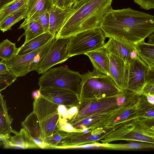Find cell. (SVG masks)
<instances>
[{
	"mask_svg": "<svg viewBox=\"0 0 154 154\" xmlns=\"http://www.w3.org/2000/svg\"><path fill=\"white\" fill-rule=\"evenodd\" d=\"M99 26L106 38H113L134 44L144 41L154 32V16L130 8L109 9Z\"/></svg>",
	"mask_w": 154,
	"mask_h": 154,
	"instance_id": "cell-1",
	"label": "cell"
},
{
	"mask_svg": "<svg viewBox=\"0 0 154 154\" xmlns=\"http://www.w3.org/2000/svg\"><path fill=\"white\" fill-rule=\"evenodd\" d=\"M113 0H87L74 3L75 10L55 36L69 38L78 33L99 26L104 15L111 8Z\"/></svg>",
	"mask_w": 154,
	"mask_h": 154,
	"instance_id": "cell-2",
	"label": "cell"
},
{
	"mask_svg": "<svg viewBox=\"0 0 154 154\" xmlns=\"http://www.w3.org/2000/svg\"><path fill=\"white\" fill-rule=\"evenodd\" d=\"M59 106L41 95L34 100L33 103V111L39 122L42 140L50 149L48 143L54 133L58 130L57 125L60 117Z\"/></svg>",
	"mask_w": 154,
	"mask_h": 154,
	"instance_id": "cell-3",
	"label": "cell"
},
{
	"mask_svg": "<svg viewBox=\"0 0 154 154\" xmlns=\"http://www.w3.org/2000/svg\"><path fill=\"white\" fill-rule=\"evenodd\" d=\"M79 72L60 66L49 69L38 79L39 88L51 87L71 91L78 96L81 82Z\"/></svg>",
	"mask_w": 154,
	"mask_h": 154,
	"instance_id": "cell-4",
	"label": "cell"
},
{
	"mask_svg": "<svg viewBox=\"0 0 154 154\" xmlns=\"http://www.w3.org/2000/svg\"><path fill=\"white\" fill-rule=\"evenodd\" d=\"M80 76L78 96L80 101L88 100L97 92H116L118 91L117 86L109 75L95 69Z\"/></svg>",
	"mask_w": 154,
	"mask_h": 154,
	"instance_id": "cell-5",
	"label": "cell"
},
{
	"mask_svg": "<svg viewBox=\"0 0 154 154\" xmlns=\"http://www.w3.org/2000/svg\"><path fill=\"white\" fill-rule=\"evenodd\" d=\"M105 37L99 26L69 37L67 55L69 58L84 54L104 46Z\"/></svg>",
	"mask_w": 154,
	"mask_h": 154,
	"instance_id": "cell-6",
	"label": "cell"
},
{
	"mask_svg": "<svg viewBox=\"0 0 154 154\" xmlns=\"http://www.w3.org/2000/svg\"><path fill=\"white\" fill-rule=\"evenodd\" d=\"M55 38L54 36L44 46L30 53L20 55L16 54L8 60H3L8 70L17 78L24 76L31 71L37 70L40 62Z\"/></svg>",
	"mask_w": 154,
	"mask_h": 154,
	"instance_id": "cell-7",
	"label": "cell"
},
{
	"mask_svg": "<svg viewBox=\"0 0 154 154\" xmlns=\"http://www.w3.org/2000/svg\"><path fill=\"white\" fill-rule=\"evenodd\" d=\"M69 38L54 39L40 62L36 71L38 74H43L54 65L63 63L69 57L67 48Z\"/></svg>",
	"mask_w": 154,
	"mask_h": 154,
	"instance_id": "cell-8",
	"label": "cell"
},
{
	"mask_svg": "<svg viewBox=\"0 0 154 154\" xmlns=\"http://www.w3.org/2000/svg\"><path fill=\"white\" fill-rule=\"evenodd\" d=\"M152 71L137 55L128 64L127 87L135 91L142 90Z\"/></svg>",
	"mask_w": 154,
	"mask_h": 154,
	"instance_id": "cell-9",
	"label": "cell"
},
{
	"mask_svg": "<svg viewBox=\"0 0 154 154\" xmlns=\"http://www.w3.org/2000/svg\"><path fill=\"white\" fill-rule=\"evenodd\" d=\"M39 90L43 97L59 105L72 108L77 106L79 103L78 95L67 90L51 87L39 88Z\"/></svg>",
	"mask_w": 154,
	"mask_h": 154,
	"instance_id": "cell-10",
	"label": "cell"
},
{
	"mask_svg": "<svg viewBox=\"0 0 154 154\" xmlns=\"http://www.w3.org/2000/svg\"><path fill=\"white\" fill-rule=\"evenodd\" d=\"M104 47L108 54H112L128 64L137 55L134 44L114 38H109Z\"/></svg>",
	"mask_w": 154,
	"mask_h": 154,
	"instance_id": "cell-11",
	"label": "cell"
},
{
	"mask_svg": "<svg viewBox=\"0 0 154 154\" xmlns=\"http://www.w3.org/2000/svg\"><path fill=\"white\" fill-rule=\"evenodd\" d=\"M109 73L116 85L122 89L127 87L128 64L120 58L108 54Z\"/></svg>",
	"mask_w": 154,
	"mask_h": 154,
	"instance_id": "cell-12",
	"label": "cell"
},
{
	"mask_svg": "<svg viewBox=\"0 0 154 154\" xmlns=\"http://www.w3.org/2000/svg\"><path fill=\"white\" fill-rule=\"evenodd\" d=\"M75 10L71 7L62 8L53 5L49 11V26L48 31L55 36Z\"/></svg>",
	"mask_w": 154,
	"mask_h": 154,
	"instance_id": "cell-13",
	"label": "cell"
},
{
	"mask_svg": "<svg viewBox=\"0 0 154 154\" xmlns=\"http://www.w3.org/2000/svg\"><path fill=\"white\" fill-rule=\"evenodd\" d=\"M13 133L15 135H11L6 140L3 145L4 148L23 149L40 148L23 128L19 131L14 130Z\"/></svg>",
	"mask_w": 154,
	"mask_h": 154,
	"instance_id": "cell-14",
	"label": "cell"
},
{
	"mask_svg": "<svg viewBox=\"0 0 154 154\" xmlns=\"http://www.w3.org/2000/svg\"><path fill=\"white\" fill-rule=\"evenodd\" d=\"M23 128L40 148L50 149L42 139L39 122L36 114L32 111L21 122Z\"/></svg>",
	"mask_w": 154,
	"mask_h": 154,
	"instance_id": "cell-15",
	"label": "cell"
},
{
	"mask_svg": "<svg viewBox=\"0 0 154 154\" xmlns=\"http://www.w3.org/2000/svg\"><path fill=\"white\" fill-rule=\"evenodd\" d=\"M85 54L89 57L94 69L102 73L109 75V59L104 46L86 52Z\"/></svg>",
	"mask_w": 154,
	"mask_h": 154,
	"instance_id": "cell-16",
	"label": "cell"
},
{
	"mask_svg": "<svg viewBox=\"0 0 154 154\" xmlns=\"http://www.w3.org/2000/svg\"><path fill=\"white\" fill-rule=\"evenodd\" d=\"M53 5L51 0H28L26 3V17L19 28L35 19L42 13L49 11Z\"/></svg>",
	"mask_w": 154,
	"mask_h": 154,
	"instance_id": "cell-17",
	"label": "cell"
},
{
	"mask_svg": "<svg viewBox=\"0 0 154 154\" xmlns=\"http://www.w3.org/2000/svg\"><path fill=\"white\" fill-rule=\"evenodd\" d=\"M48 31H46L30 40L18 48L17 54H25L36 50L46 44L54 36Z\"/></svg>",
	"mask_w": 154,
	"mask_h": 154,
	"instance_id": "cell-18",
	"label": "cell"
},
{
	"mask_svg": "<svg viewBox=\"0 0 154 154\" xmlns=\"http://www.w3.org/2000/svg\"><path fill=\"white\" fill-rule=\"evenodd\" d=\"M134 45L137 55L154 72V44L146 43L142 41Z\"/></svg>",
	"mask_w": 154,
	"mask_h": 154,
	"instance_id": "cell-19",
	"label": "cell"
},
{
	"mask_svg": "<svg viewBox=\"0 0 154 154\" xmlns=\"http://www.w3.org/2000/svg\"><path fill=\"white\" fill-rule=\"evenodd\" d=\"M13 119L8 114L6 101L0 91V135L13 133L11 126Z\"/></svg>",
	"mask_w": 154,
	"mask_h": 154,
	"instance_id": "cell-20",
	"label": "cell"
},
{
	"mask_svg": "<svg viewBox=\"0 0 154 154\" xmlns=\"http://www.w3.org/2000/svg\"><path fill=\"white\" fill-rule=\"evenodd\" d=\"M26 3L11 14L0 24V29L1 31L4 32L11 30V27L14 24L26 18Z\"/></svg>",
	"mask_w": 154,
	"mask_h": 154,
	"instance_id": "cell-21",
	"label": "cell"
},
{
	"mask_svg": "<svg viewBox=\"0 0 154 154\" xmlns=\"http://www.w3.org/2000/svg\"><path fill=\"white\" fill-rule=\"evenodd\" d=\"M21 28L24 30L25 32L20 38L23 35H25V39L24 43L45 32L42 26L35 19L31 20L18 29Z\"/></svg>",
	"mask_w": 154,
	"mask_h": 154,
	"instance_id": "cell-22",
	"label": "cell"
},
{
	"mask_svg": "<svg viewBox=\"0 0 154 154\" xmlns=\"http://www.w3.org/2000/svg\"><path fill=\"white\" fill-rule=\"evenodd\" d=\"M15 43L7 39L0 43V59L5 61L11 59L17 54Z\"/></svg>",
	"mask_w": 154,
	"mask_h": 154,
	"instance_id": "cell-23",
	"label": "cell"
},
{
	"mask_svg": "<svg viewBox=\"0 0 154 154\" xmlns=\"http://www.w3.org/2000/svg\"><path fill=\"white\" fill-rule=\"evenodd\" d=\"M28 0H15L0 9V24L11 14L26 4Z\"/></svg>",
	"mask_w": 154,
	"mask_h": 154,
	"instance_id": "cell-24",
	"label": "cell"
},
{
	"mask_svg": "<svg viewBox=\"0 0 154 154\" xmlns=\"http://www.w3.org/2000/svg\"><path fill=\"white\" fill-rule=\"evenodd\" d=\"M17 77L9 70L0 72V91L12 84Z\"/></svg>",
	"mask_w": 154,
	"mask_h": 154,
	"instance_id": "cell-25",
	"label": "cell"
},
{
	"mask_svg": "<svg viewBox=\"0 0 154 154\" xmlns=\"http://www.w3.org/2000/svg\"><path fill=\"white\" fill-rule=\"evenodd\" d=\"M35 19L42 26L45 32L48 31L49 26V11H46L42 13Z\"/></svg>",
	"mask_w": 154,
	"mask_h": 154,
	"instance_id": "cell-26",
	"label": "cell"
},
{
	"mask_svg": "<svg viewBox=\"0 0 154 154\" xmlns=\"http://www.w3.org/2000/svg\"><path fill=\"white\" fill-rule=\"evenodd\" d=\"M63 138V136L58 130L54 132L50 137L48 144L50 149H55Z\"/></svg>",
	"mask_w": 154,
	"mask_h": 154,
	"instance_id": "cell-27",
	"label": "cell"
},
{
	"mask_svg": "<svg viewBox=\"0 0 154 154\" xmlns=\"http://www.w3.org/2000/svg\"><path fill=\"white\" fill-rule=\"evenodd\" d=\"M141 9L148 10L154 8V0H133Z\"/></svg>",
	"mask_w": 154,
	"mask_h": 154,
	"instance_id": "cell-28",
	"label": "cell"
},
{
	"mask_svg": "<svg viewBox=\"0 0 154 154\" xmlns=\"http://www.w3.org/2000/svg\"><path fill=\"white\" fill-rule=\"evenodd\" d=\"M54 5L62 8H67L72 6L75 0H51Z\"/></svg>",
	"mask_w": 154,
	"mask_h": 154,
	"instance_id": "cell-29",
	"label": "cell"
},
{
	"mask_svg": "<svg viewBox=\"0 0 154 154\" xmlns=\"http://www.w3.org/2000/svg\"><path fill=\"white\" fill-rule=\"evenodd\" d=\"M101 144H85L83 145L73 146L70 147L69 149H76V148H90L94 147H97L101 146Z\"/></svg>",
	"mask_w": 154,
	"mask_h": 154,
	"instance_id": "cell-30",
	"label": "cell"
},
{
	"mask_svg": "<svg viewBox=\"0 0 154 154\" xmlns=\"http://www.w3.org/2000/svg\"><path fill=\"white\" fill-rule=\"evenodd\" d=\"M85 100L87 103V106L89 109L90 113L91 112H94L98 108V105L96 103H91L87 102Z\"/></svg>",
	"mask_w": 154,
	"mask_h": 154,
	"instance_id": "cell-31",
	"label": "cell"
},
{
	"mask_svg": "<svg viewBox=\"0 0 154 154\" xmlns=\"http://www.w3.org/2000/svg\"><path fill=\"white\" fill-rule=\"evenodd\" d=\"M11 135H0V146H3L6 140L8 139Z\"/></svg>",
	"mask_w": 154,
	"mask_h": 154,
	"instance_id": "cell-32",
	"label": "cell"
},
{
	"mask_svg": "<svg viewBox=\"0 0 154 154\" xmlns=\"http://www.w3.org/2000/svg\"><path fill=\"white\" fill-rule=\"evenodd\" d=\"M135 137L137 140L142 141L146 142L148 140V138L146 136L140 134H136Z\"/></svg>",
	"mask_w": 154,
	"mask_h": 154,
	"instance_id": "cell-33",
	"label": "cell"
},
{
	"mask_svg": "<svg viewBox=\"0 0 154 154\" xmlns=\"http://www.w3.org/2000/svg\"><path fill=\"white\" fill-rule=\"evenodd\" d=\"M8 70L6 63L3 60H2L0 62V72Z\"/></svg>",
	"mask_w": 154,
	"mask_h": 154,
	"instance_id": "cell-34",
	"label": "cell"
},
{
	"mask_svg": "<svg viewBox=\"0 0 154 154\" xmlns=\"http://www.w3.org/2000/svg\"><path fill=\"white\" fill-rule=\"evenodd\" d=\"M15 0H0V9Z\"/></svg>",
	"mask_w": 154,
	"mask_h": 154,
	"instance_id": "cell-35",
	"label": "cell"
},
{
	"mask_svg": "<svg viewBox=\"0 0 154 154\" xmlns=\"http://www.w3.org/2000/svg\"><path fill=\"white\" fill-rule=\"evenodd\" d=\"M41 95L39 90L35 91L32 93V96L34 100L39 97Z\"/></svg>",
	"mask_w": 154,
	"mask_h": 154,
	"instance_id": "cell-36",
	"label": "cell"
},
{
	"mask_svg": "<svg viewBox=\"0 0 154 154\" xmlns=\"http://www.w3.org/2000/svg\"><path fill=\"white\" fill-rule=\"evenodd\" d=\"M154 35L153 33L150 34L148 37V43L154 44Z\"/></svg>",
	"mask_w": 154,
	"mask_h": 154,
	"instance_id": "cell-37",
	"label": "cell"
},
{
	"mask_svg": "<svg viewBox=\"0 0 154 154\" xmlns=\"http://www.w3.org/2000/svg\"><path fill=\"white\" fill-rule=\"evenodd\" d=\"M129 147L132 148H138L140 146V145L137 143H130L129 144Z\"/></svg>",
	"mask_w": 154,
	"mask_h": 154,
	"instance_id": "cell-38",
	"label": "cell"
},
{
	"mask_svg": "<svg viewBox=\"0 0 154 154\" xmlns=\"http://www.w3.org/2000/svg\"><path fill=\"white\" fill-rule=\"evenodd\" d=\"M148 100L149 102L152 104L154 103V97L152 95H149L148 97Z\"/></svg>",
	"mask_w": 154,
	"mask_h": 154,
	"instance_id": "cell-39",
	"label": "cell"
},
{
	"mask_svg": "<svg viewBox=\"0 0 154 154\" xmlns=\"http://www.w3.org/2000/svg\"><path fill=\"white\" fill-rule=\"evenodd\" d=\"M99 138L98 135H91L90 137V139L91 141H95L97 140Z\"/></svg>",
	"mask_w": 154,
	"mask_h": 154,
	"instance_id": "cell-40",
	"label": "cell"
},
{
	"mask_svg": "<svg viewBox=\"0 0 154 154\" xmlns=\"http://www.w3.org/2000/svg\"><path fill=\"white\" fill-rule=\"evenodd\" d=\"M130 111L127 110L123 114V118L124 119H126L130 115Z\"/></svg>",
	"mask_w": 154,
	"mask_h": 154,
	"instance_id": "cell-41",
	"label": "cell"
},
{
	"mask_svg": "<svg viewBox=\"0 0 154 154\" xmlns=\"http://www.w3.org/2000/svg\"><path fill=\"white\" fill-rule=\"evenodd\" d=\"M148 115L149 116L154 117V113L153 111H150L147 113Z\"/></svg>",
	"mask_w": 154,
	"mask_h": 154,
	"instance_id": "cell-42",
	"label": "cell"
},
{
	"mask_svg": "<svg viewBox=\"0 0 154 154\" xmlns=\"http://www.w3.org/2000/svg\"><path fill=\"white\" fill-rule=\"evenodd\" d=\"M86 0H75V3H81L85 1Z\"/></svg>",
	"mask_w": 154,
	"mask_h": 154,
	"instance_id": "cell-43",
	"label": "cell"
},
{
	"mask_svg": "<svg viewBox=\"0 0 154 154\" xmlns=\"http://www.w3.org/2000/svg\"><path fill=\"white\" fill-rule=\"evenodd\" d=\"M125 99L124 98H122L121 99V101L122 103H123L125 101Z\"/></svg>",
	"mask_w": 154,
	"mask_h": 154,
	"instance_id": "cell-44",
	"label": "cell"
}]
</instances>
